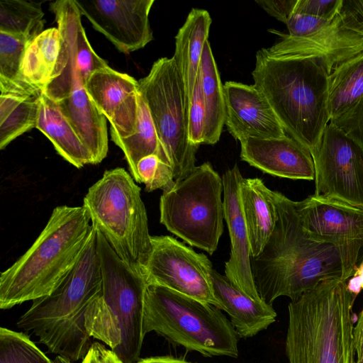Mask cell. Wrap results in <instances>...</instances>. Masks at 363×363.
Listing matches in <instances>:
<instances>
[{
  "instance_id": "1",
  "label": "cell",
  "mask_w": 363,
  "mask_h": 363,
  "mask_svg": "<svg viewBox=\"0 0 363 363\" xmlns=\"http://www.w3.org/2000/svg\"><path fill=\"white\" fill-rule=\"evenodd\" d=\"M278 219L262 252L251 257V272L259 298L269 305L279 297L291 301L321 281L342 280V263L332 244L311 238L295 201L274 191Z\"/></svg>"
},
{
  "instance_id": "2",
  "label": "cell",
  "mask_w": 363,
  "mask_h": 363,
  "mask_svg": "<svg viewBox=\"0 0 363 363\" xmlns=\"http://www.w3.org/2000/svg\"><path fill=\"white\" fill-rule=\"evenodd\" d=\"M101 285L94 228L81 255L61 283L49 295L33 301L16 326L33 335L49 352L72 362L82 359L92 344L85 315Z\"/></svg>"
},
{
  "instance_id": "3",
  "label": "cell",
  "mask_w": 363,
  "mask_h": 363,
  "mask_svg": "<svg viewBox=\"0 0 363 363\" xmlns=\"http://www.w3.org/2000/svg\"><path fill=\"white\" fill-rule=\"evenodd\" d=\"M50 9L61 33L62 45L52 80L43 91L58 105L96 164L108 151L107 119L90 99L86 84L92 72L108 64L91 46L74 0L53 1Z\"/></svg>"
},
{
  "instance_id": "4",
  "label": "cell",
  "mask_w": 363,
  "mask_h": 363,
  "mask_svg": "<svg viewBox=\"0 0 363 363\" xmlns=\"http://www.w3.org/2000/svg\"><path fill=\"white\" fill-rule=\"evenodd\" d=\"M93 228L83 206L55 207L30 248L1 273V309L49 295L79 259Z\"/></svg>"
},
{
  "instance_id": "5",
  "label": "cell",
  "mask_w": 363,
  "mask_h": 363,
  "mask_svg": "<svg viewBox=\"0 0 363 363\" xmlns=\"http://www.w3.org/2000/svg\"><path fill=\"white\" fill-rule=\"evenodd\" d=\"M252 75L285 132L312 154L330 122L329 73L314 59H276L262 49Z\"/></svg>"
},
{
  "instance_id": "6",
  "label": "cell",
  "mask_w": 363,
  "mask_h": 363,
  "mask_svg": "<svg viewBox=\"0 0 363 363\" xmlns=\"http://www.w3.org/2000/svg\"><path fill=\"white\" fill-rule=\"evenodd\" d=\"M339 279L321 281L288 306L289 363H355L352 306Z\"/></svg>"
},
{
  "instance_id": "7",
  "label": "cell",
  "mask_w": 363,
  "mask_h": 363,
  "mask_svg": "<svg viewBox=\"0 0 363 363\" xmlns=\"http://www.w3.org/2000/svg\"><path fill=\"white\" fill-rule=\"evenodd\" d=\"M96 233L102 285L86 311L85 327L91 337L103 342L124 363H135L145 337L143 312L148 284Z\"/></svg>"
},
{
  "instance_id": "8",
  "label": "cell",
  "mask_w": 363,
  "mask_h": 363,
  "mask_svg": "<svg viewBox=\"0 0 363 363\" xmlns=\"http://www.w3.org/2000/svg\"><path fill=\"white\" fill-rule=\"evenodd\" d=\"M143 328L205 357L238 356L239 336L220 309L160 285L147 284Z\"/></svg>"
},
{
  "instance_id": "9",
  "label": "cell",
  "mask_w": 363,
  "mask_h": 363,
  "mask_svg": "<svg viewBox=\"0 0 363 363\" xmlns=\"http://www.w3.org/2000/svg\"><path fill=\"white\" fill-rule=\"evenodd\" d=\"M83 206L94 228L119 257L145 277L152 251V235L140 188L133 177L122 167L105 171L89 188Z\"/></svg>"
},
{
  "instance_id": "10",
  "label": "cell",
  "mask_w": 363,
  "mask_h": 363,
  "mask_svg": "<svg viewBox=\"0 0 363 363\" xmlns=\"http://www.w3.org/2000/svg\"><path fill=\"white\" fill-rule=\"evenodd\" d=\"M222 192V178L204 162L163 191L160 223L190 245L213 255L223 231Z\"/></svg>"
},
{
  "instance_id": "11",
  "label": "cell",
  "mask_w": 363,
  "mask_h": 363,
  "mask_svg": "<svg viewBox=\"0 0 363 363\" xmlns=\"http://www.w3.org/2000/svg\"><path fill=\"white\" fill-rule=\"evenodd\" d=\"M138 92L149 110L174 181L186 177L196 167L199 146L189 140L185 94L174 57L155 61L149 74L138 80Z\"/></svg>"
},
{
  "instance_id": "12",
  "label": "cell",
  "mask_w": 363,
  "mask_h": 363,
  "mask_svg": "<svg viewBox=\"0 0 363 363\" xmlns=\"http://www.w3.org/2000/svg\"><path fill=\"white\" fill-rule=\"evenodd\" d=\"M295 205L310 237L337 249L347 281L363 262V206L314 194Z\"/></svg>"
},
{
  "instance_id": "13",
  "label": "cell",
  "mask_w": 363,
  "mask_h": 363,
  "mask_svg": "<svg viewBox=\"0 0 363 363\" xmlns=\"http://www.w3.org/2000/svg\"><path fill=\"white\" fill-rule=\"evenodd\" d=\"M152 251L145 268L147 284L166 287L220 309L211 284V262L203 253L168 235L151 236Z\"/></svg>"
},
{
  "instance_id": "14",
  "label": "cell",
  "mask_w": 363,
  "mask_h": 363,
  "mask_svg": "<svg viewBox=\"0 0 363 363\" xmlns=\"http://www.w3.org/2000/svg\"><path fill=\"white\" fill-rule=\"evenodd\" d=\"M314 195L363 206V150L331 121L315 151Z\"/></svg>"
},
{
  "instance_id": "15",
  "label": "cell",
  "mask_w": 363,
  "mask_h": 363,
  "mask_svg": "<svg viewBox=\"0 0 363 363\" xmlns=\"http://www.w3.org/2000/svg\"><path fill=\"white\" fill-rule=\"evenodd\" d=\"M82 16L121 52L144 48L153 40L149 13L154 0H74Z\"/></svg>"
},
{
  "instance_id": "16",
  "label": "cell",
  "mask_w": 363,
  "mask_h": 363,
  "mask_svg": "<svg viewBox=\"0 0 363 363\" xmlns=\"http://www.w3.org/2000/svg\"><path fill=\"white\" fill-rule=\"evenodd\" d=\"M273 32L281 40L262 49L267 55L276 59H314L321 62L329 74L337 65L363 52V33L351 26L341 13L330 24L308 35Z\"/></svg>"
},
{
  "instance_id": "17",
  "label": "cell",
  "mask_w": 363,
  "mask_h": 363,
  "mask_svg": "<svg viewBox=\"0 0 363 363\" xmlns=\"http://www.w3.org/2000/svg\"><path fill=\"white\" fill-rule=\"evenodd\" d=\"M86 90L109 121L111 135L125 138L135 133L139 111L138 81L107 66L92 72Z\"/></svg>"
},
{
  "instance_id": "18",
  "label": "cell",
  "mask_w": 363,
  "mask_h": 363,
  "mask_svg": "<svg viewBox=\"0 0 363 363\" xmlns=\"http://www.w3.org/2000/svg\"><path fill=\"white\" fill-rule=\"evenodd\" d=\"M223 91L225 124L235 140L286 135L267 99L254 84L228 81Z\"/></svg>"
},
{
  "instance_id": "19",
  "label": "cell",
  "mask_w": 363,
  "mask_h": 363,
  "mask_svg": "<svg viewBox=\"0 0 363 363\" xmlns=\"http://www.w3.org/2000/svg\"><path fill=\"white\" fill-rule=\"evenodd\" d=\"M242 179L236 164L222 177L224 219L230 238V254L225 264V276L251 298L262 300L251 272V247L240 196Z\"/></svg>"
},
{
  "instance_id": "20",
  "label": "cell",
  "mask_w": 363,
  "mask_h": 363,
  "mask_svg": "<svg viewBox=\"0 0 363 363\" xmlns=\"http://www.w3.org/2000/svg\"><path fill=\"white\" fill-rule=\"evenodd\" d=\"M240 158L264 173L294 180H315L311 152L287 135L281 138H248L240 141Z\"/></svg>"
},
{
  "instance_id": "21",
  "label": "cell",
  "mask_w": 363,
  "mask_h": 363,
  "mask_svg": "<svg viewBox=\"0 0 363 363\" xmlns=\"http://www.w3.org/2000/svg\"><path fill=\"white\" fill-rule=\"evenodd\" d=\"M211 279L220 310L228 314L239 337H254L275 322L277 314L272 306L251 298L213 268Z\"/></svg>"
},
{
  "instance_id": "22",
  "label": "cell",
  "mask_w": 363,
  "mask_h": 363,
  "mask_svg": "<svg viewBox=\"0 0 363 363\" xmlns=\"http://www.w3.org/2000/svg\"><path fill=\"white\" fill-rule=\"evenodd\" d=\"M211 23L212 19L206 10L192 9L175 37L173 57L184 86L186 112L200 72L201 56L208 41Z\"/></svg>"
},
{
  "instance_id": "23",
  "label": "cell",
  "mask_w": 363,
  "mask_h": 363,
  "mask_svg": "<svg viewBox=\"0 0 363 363\" xmlns=\"http://www.w3.org/2000/svg\"><path fill=\"white\" fill-rule=\"evenodd\" d=\"M240 196L251 257H256L271 237L278 219L274 191L259 178H243Z\"/></svg>"
},
{
  "instance_id": "24",
  "label": "cell",
  "mask_w": 363,
  "mask_h": 363,
  "mask_svg": "<svg viewBox=\"0 0 363 363\" xmlns=\"http://www.w3.org/2000/svg\"><path fill=\"white\" fill-rule=\"evenodd\" d=\"M36 128L50 140L57 153L75 167L94 164L91 152L58 105L43 91L40 96Z\"/></svg>"
},
{
  "instance_id": "25",
  "label": "cell",
  "mask_w": 363,
  "mask_h": 363,
  "mask_svg": "<svg viewBox=\"0 0 363 363\" xmlns=\"http://www.w3.org/2000/svg\"><path fill=\"white\" fill-rule=\"evenodd\" d=\"M205 105L203 144L214 145L220 139L225 124L223 85L208 40L205 43L200 66Z\"/></svg>"
},
{
  "instance_id": "26",
  "label": "cell",
  "mask_w": 363,
  "mask_h": 363,
  "mask_svg": "<svg viewBox=\"0 0 363 363\" xmlns=\"http://www.w3.org/2000/svg\"><path fill=\"white\" fill-rule=\"evenodd\" d=\"M62 45L58 28L44 30L28 45L21 72L30 84L43 91L50 82Z\"/></svg>"
},
{
  "instance_id": "27",
  "label": "cell",
  "mask_w": 363,
  "mask_h": 363,
  "mask_svg": "<svg viewBox=\"0 0 363 363\" xmlns=\"http://www.w3.org/2000/svg\"><path fill=\"white\" fill-rule=\"evenodd\" d=\"M363 99V52L337 65L328 75L330 120Z\"/></svg>"
},
{
  "instance_id": "28",
  "label": "cell",
  "mask_w": 363,
  "mask_h": 363,
  "mask_svg": "<svg viewBox=\"0 0 363 363\" xmlns=\"http://www.w3.org/2000/svg\"><path fill=\"white\" fill-rule=\"evenodd\" d=\"M138 104V118L135 133L125 138L111 135V139L123 151L131 176L140 183L137 165L143 157L155 155L170 164L162 152L149 110L140 94Z\"/></svg>"
},
{
  "instance_id": "29",
  "label": "cell",
  "mask_w": 363,
  "mask_h": 363,
  "mask_svg": "<svg viewBox=\"0 0 363 363\" xmlns=\"http://www.w3.org/2000/svg\"><path fill=\"white\" fill-rule=\"evenodd\" d=\"M28 40L0 32L1 94L40 96L43 91L28 82L21 72Z\"/></svg>"
},
{
  "instance_id": "30",
  "label": "cell",
  "mask_w": 363,
  "mask_h": 363,
  "mask_svg": "<svg viewBox=\"0 0 363 363\" xmlns=\"http://www.w3.org/2000/svg\"><path fill=\"white\" fill-rule=\"evenodd\" d=\"M40 96L0 95L1 150L22 134L36 128Z\"/></svg>"
},
{
  "instance_id": "31",
  "label": "cell",
  "mask_w": 363,
  "mask_h": 363,
  "mask_svg": "<svg viewBox=\"0 0 363 363\" xmlns=\"http://www.w3.org/2000/svg\"><path fill=\"white\" fill-rule=\"evenodd\" d=\"M41 2L24 0L0 1V32L32 41L43 31L45 20Z\"/></svg>"
},
{
  "instance_id": "32",
  "label": "cell",
  "mask_w": 363,
  "mask_h": 363,
  "mask_svg": "<svg viewBox=\"0 0 363 363\" xmlns=\"http://www.w3.org/2000/svg\"><path fill=\"white\" fill-rule=\"evenodd\" d=\"M0 363H52L26 333L0 328Z\"/></svg>"
},
{
  "instance_id": "33",
  "label": "cell",
  "mask_w": 363,
  "mask_h": 363,
  "mask_svg": "<svg viewBox=\"0 0 363 363\" xmlns=\"http://www.w3.org/2000/svg\"><path fill=\"white\" fill-rule=\"evenodd\" d=\"M137 172L140 183H143L145 191L149 192L158 189L167 191L175 183L171 166L155 155L141 159L137 165Z\"/></svg>"
},
{
  "instance_id": "34",
  "label": "cell",
  "mask_w": 363,
  "mask_h": 363,
  "mask_svg": "<svg viewBox=\"0 0 363 363\" xmlns=\"http://www.w3.org/2000/svg\"><path fill=\"white\" fill-rule=\"evenodd\" d=\"M204 123L205 105L199 72L187 112L188 137L194 145L199 146L203 144Z\"/></svg>"
},
{
  "instance_id": "35",
  "label": "cell",
  "mask_w": 363,
  "mask_h": 363,
  "mask_svg": "<svg viewBox=\"0 0 363 363\" xmlns=\"http://www.w3.org/2000/svg\"><path fill=\"white\" fill-rule=\"evenodd\" d=\"M330 121L363 150V99Z\"/></svg>"
},
{
  "instance_id": "36",
  "label": "cell",
  "mask_w": 363,
  "mask_h": 363,
  "mask_svg": "<svg viewBox=\"0 0 363 363\" xmlns=\"http://www.w3.org/2000/svg\"><path fill=\"white\" fill-rule=\"evenodd\" d=\"M343 0H297L293 13L333 20L340 13Z\"/></svg>"
},
{
  "instance_id": "37",
  "label": "cell",
  "mask_w": 363,
  "mask_h": 363,
  "mask_svg": "<svg viewBox=\"0 0 363 363\" xmlns=\"http://www.w3.org/2000/svg\"><path fill=\"white\" fill-rule=\"evenodd\" d=\"M333 20L325 19L308 14L293 13L286 25L289 31L288 35L301 37L324 28Z\"/></svg>"
},
{
  "instance_id": "38",
  "label": "cell",
  "mask_w": 363,
  "mask_h": 363,
  "mask_svg": "<svg viewBox=\"0 0 363 363\" xmlns=\"http://www.w3.org/2000/svg\"><path fill=\"white\" fill-rule=\"evenodd\" d=\"M297 0H256L255 2L267 13L286 23L293 13Z\"/></svg>"
},
{
  "instance_id": "39",
  "label": "cell",
  "mask_w": 363,
  "mask_h": 363,
  "mask_svg": "<svg viewBox=\"0 0 363 363\" xmlns=\"http://www.w3.org/2000/svg\"><path fill=\"white\" fill-rule=\"evenodd\" d=\"M81 363H124L111 348L99 342H92Z\"/></svg>"
},
{
  "instance_id": "40",
  "label": "cell",
  "mask_w": 363,
  "mask_h": 363,
  "mask_svg": "<svg viewBox=\"0 0 363 363\" xmlns=\"http://www.w3.org/2000/svg\"><path fill=\"white\" fill-rule=\"evenodd\" d=\"M340 12L351 26L363 33V0H343Z\"/></svg>"
},
{
  "instance_id": "41",
  "label": "cell",
  "mask_w": 363,
  "mask_h": 363,
  "mask_svg": "<svg viewBox=\"0 0 363 363\" xmlns=\"http://www.w3.org/2000/svg\"><path fill=\"white\" fill-rule=\"evenodd\" d=\"M354 345L357 360L363 357V308L361 311L353 330Z\"/></svg>"
},
{
  "instance_id": "42",
  "label": "cell",
  "mask_w": 363,
  "mask_h": 363,
  "mask_svg": "<svg viewBox=\"0 0 363 363\" xmlns=\"http://www.w3.org/2000/svg\"><path fill=\"white\" fill-rule=\"evenodd\" d=\"M346 284L349 291L357 296L363 289V262L356 269L353 276Z\"/></svg>"
},
{
  "instance_id": "43",
  "label": "cell",
  "mask_w": 363,
  "mask_h": 363,
  "mask_svg": "<svg viewBox=\"0 0 363 363\" xmlns=\"http://www.w3.org/2000/svg\"><path fill=\"white\" fill-rule=\"evenodd\" d=\"M135 363H197L191 362L185 359L169 355L153 356L139 359Z\"/></svg>"
},
{
  "instance_id": "44",
  "label": "cell",
  "mask_w": 363,
  "mask_h": 363,
  "mask_svg": "<svg viewBox=\"0 0 363 363\" xmlns=\"http://www.w3.org/2000/svg\"><path fill=\"white\" fill-rule=\"evenodd\" d=\"M52 363H74L60 356H56L52 359Z\"/></svg>"
},
{
  "instance_id": "45",
  "label": "cell",
  "mask_w": 363,
  "mask_h": 363,
  "mask_svg": "<svg viewBox=\"0 0 363 363\" xmlns=\"http://www.w3.org/2000/svg\"><path fill=\"white\" fill-rule=\"evenodd\" d=\"M355 363H363V357L360 359L357 360Z\"/></svg>"
}]
</instances>
